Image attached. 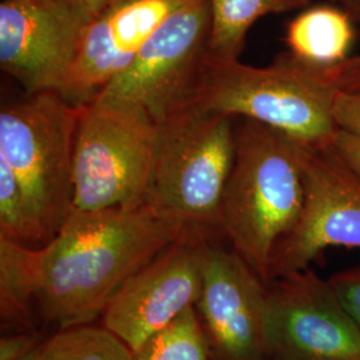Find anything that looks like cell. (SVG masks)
I'll return each instance as SVG.
<instances>
[{"label":"cell","instance_id":"1","mask_svg":"<svg viewBox=\"0 0 360 360\" xmlns=\"http://www.w3.org/2000/svg\"><path fill=\"white\" fill-rule=\"evenodd\" d=\"M188 231L146 203L72 211L39 247L38 303L44 318L60 330L89 324L132 275Z\"/></svg>","mask_w":360,"mask_h":360},{"label":"cell","instance_id":"2","mask_svg":"<svg viewBox=\"0 0 360 360\" xmlns=\"http://www.w3.org/2000/svg\"><path fill=\"white\" fill-rule=\"evenodd\" d=\"M302 146L255 120L236 127V151L220 210L231 248L270 283L274 251L304 206Z\"/></svg>","mask_w":360,"mask_h":360},{"label":"cell","instance_id":"3","mask_svg":"<svg viewBox=\"0 0 360 360\" xmlns=\"http://www.w3.org/2000/svg\"><path fill=\"white\" fill-rule=\"evenodd\" d=\"M338 91L287 52L266 67L207 55L193 107L266 124L304 147L333 144Z\"/></svg>","mask_w":360,"mask_h":360},{"label":"cell","instance_id":"4","mask_svg":"<svg viewBox=\"0 0 360 360\" xmlns=\"http://www.w3.org/2000/svg\"><path fill=\"white\" fill-rule=\"evenodd\" d=\"M236 151L233 117L188 107L158 124L144 203L187 230H220Z\"/></svg>","mask_w":360,"mask_h":360},{"label":"cell","instance_id":"5","mask_svg":"<svg viewBox=\"0 0 360 360\" xmlns=\"http://www.w3.org/2000/svg\"><path fill=\"white\" fill-rule=\"evenodd\" d=\"M80 105L56 91L27 94L0 111V156L19 180L35 245L49 243L74 208Z\"/></svg>","mask_w":360,"mask_h":360},{"label":"cell","instance_id":"6","mask_svg":"<svg viewBox=\"0 0 360 360\" xmlns=\"http://www.w3.org/2000/svg\"><path fill=\"white\" fill-rule=\"evenodd\" d=\"M158 124L136 108L80 105L74 150V208L99 211L144 205Z\"/></svg>","mask_w":360,"mask_h":360},{"label":"cell","instance_id":"7","mask_svg":"<svg viewBox=\"0 0 360 360\" xmlns=\"http://www.w3.org/2000/svg\"><path fill=\"white\" fill-rule=\"evenodd\" d=\"M210 0H183L132 65L92 101L141 110L156 124L193 105L208 55Z\"/></svg>","mask_w":360,"mask_h":360},{"label":"cell","instance_id":"8","mask_svg":"<svg viewBox=\"0 0 360 360\" xmlns=\"http://www.w3.org/2000/svg\"><path fill=\"white\" fill-rule=\"evenodd\" d=\"M267 285V360H360L359 324L330 279L309 267Z\"/></svg>","mask_w":360,"mask_h":360},{"label":"cell","instance_id":"9","mask_svg":"<svg viewBox=\"0 0 360 360\" xmlns=\"http://www.w3.org/2000/svg\"><path fill=\"white\" fill-rule=\"evenodd\" d=\"M304 206L295 227L276 245L270 282L309 269L330 247L360 248V178L333 144L302 146Z\"/></svg>","mask_w":360,"mask_h":360},{"label":"cell","instance_id":"10","mask_svg":"<svg viewBox=\"0 0 360 360\" xmlns=\"http://www.w3.org/2000/svg\"><path fill=\"white\" fill-rule=\"evenodd\" d=\"M207 232L191 230L132 275L105 306L103 327L135 352L183 311L203 284Z\"/></svg>","mask_w":360,"mask_h":360},{"label":"cell","instance_id":"11","mask_svg":"<svg viewBox=\"0 0 360 360\" xmlns=\"http://www.w3.org/2000/svg\"><path fill=\"white\" fill-rule=\"evenodd\" d=\"M91 19L72 0H3L0 67L27 94L58 91Z\"/></svg>","mask_w":360,"mask_h":360},{"label":"cell","instance_id":"12","mask_svg":"<svg viewBox=\"0 0 360 360\" xmlns=\"http://www.w3.org/2000/svg\"><path fill=\"white\" fill-rule=\"evenodd\" d=\"M269 285L233 250L207 245L196 303L212 360H267Z\"/></svg>","mask_w":360,"mask_h":360},{"label":"cell","instance_id":"13","mask_svg":"<svg viewBox=\"0 0 360 360\" xmlns=\"http://www.w3.org/2000/svg\"><path fill=\"white\" fill-rule=\"evenodd\" d=\"M183 0H123L94 16L59 92L82 105L122 75L147 40Z\"/></svg>","mask_w":360,"mask_h":360},{"label":"cell","instance_id":"14","mask_svg":"<svg viewBox=\"0 0 360 360\" xmlns=\"http://www.w3.org/2000/svg\"><path fill=\"white\" fill-rule=\"evenodd\" d=\"M355 39L354 19L340 6H309L292 18L284 34L287 53L300 65L326 68L347 60Z\"/></svg>","mask_w":360,"mask_h":360},{"label":"cell","instance_id":"15","mask_svg":"<svg viewBox=\"0 0 360 360\" xmlns=\"http://www.w3.org/2000/svg\"><path fill=\"white\" fill-rule=\"evenodd\" d=\"M210 3L208 55L235 60L242 55L247 35L259 19L303 10L311 6L312 0H210Z\"/></svg>","mask_w":360,"mask_h":360},{"label":"cell","instance_id":"16","mask_svg":"<svg viewBox=\"0 0 360 360\" xmlns=\"http://www.w3.org/2000/svg\"><path fill=\"white\" fill-rule=\"evenodd\" d=\"M40 290L39 248L0 235V316L1 322L27 324Z\"/></svg>","mask_w":360,"mask_h":360},{"label":"cell","instance_id":"17","mask_svg":"<svg viewBox=\"0 0 360 360\" xmlns=\"http://www.w3.org/2000/svg\"><path fill=\"white\" fill-rule=\"evenodd\" d=\"M132 355L134 360H212L195 306L155 333Z\"/></svg>","mask_w":360,"mask_h":360},{"label":"cell","instance_id":"18","mask_svg":"<svg viewBox=\"0 0 360 360\" xmlns=\"http://www.w3.org/2000/svg\"><path fill=\"white\" fill-rule=\"evenodd\" d=\"M41 360H134V355L107 328L82 324L47 339Z\"/></svg>","mask_w":360,"mask_h":360},{"label":"cell","instance_id":"19","mask_svg":"<svg viewBox=\"0 0 360 360\" xmlns=\"http://www.w3.org/2000/svg\"><path fill=\"white\" fill-rule=\"evenodd\" d=\"M0 235L23 245H35L23 191L13 168L0 156Z\"/></svg>","mask_w":360,"mask_h":360},{"label":"cell","instance_id":"20","mask_svg":"<svg viewBox=\"0 0 360 360\" xmlns=\"http://www.w3.org/2000/svg\"><path fill=\"white\" fill-rule=\"evenodd\" d=\"M328 279L360 327V266L336 272Z\"/></svg>","mask_w":360,"mask_h":360},{"label":"cell","instance_id":"21","mask_svg":"<svg viewBox=\"0 0 360 360\" xmlns=\"http://www.w3.org/2000/svg\"><path fill=\"white\" fill-rule=\"evenodd\" d=\"M321 72L335 90L360 92V55L348 58L340 65L322 68Z\"/></svg>","mask_w":360,"mask_h":360},{"label":"cell","instance_id":"22","mask_svg":"<svg viewBox=\"0 0 360 360\" xmlns=\"http://www.w3.org/2000/svg\"><path fill=\"white\" fill-rule=\"evenodd\" d=\"M334 115L339 129L360 136V92L338 91Z\"/></svg>","mask_w":360,"mask_h":360},{"label":"cell","instance_id":"23","mask_svg":"<svg viewBox=\"0 0 360 360\" xmlns=\"http://www.w3.org/2000/svg\"><path fill=\"white\" fill-rule=\"evenodd\" d=\"M333 147L342 160L360 178V136L345 129H338Z\"/></svg>","mask_w":360,"mask_h":360},{"label":"cell","instance_id":"24","mask_svg":"<svg viewBox=\"0 0 360 360\" xmlns=\"http://www.w3.org/2000/svg\"><path fill=\"white\" fill-rule=\"evenodd\" d=\"M40 340L38 335L23 333L1 338L0 340V360H18L37 347Z\"/></svg>","mask_w":360,"mask_h":360},{"label":"cell","instance_id":"25","mask_svg":"<svg viewBox=\"0 0 360 360\" xmlns=\"http://www.w3.org/2000/svg\"><path fill=\"white\" fill-rule=\"evenodd\" d=\"M80 10H83L86 15L92 19L94 16L103 13L104 10L110 8L111 6L117 4L123 0H72Z\"/></svg>","mask_w":360,"mask_h":360},{"label":"cell","instance_id":"26","mask_svg":"<svg viewBox=\"0 0 360 360\" xmlns=\"http://www.w3.org/2000/svg\"><path fill=\"white\" fill-rule=\"evenodd\" d=\"M342 8H345L354 20L360 22V0H335Z\"/></svg>","mask_w":360,"mask_h":360},{"label":"cell","instance_id":"27","mask_svg":"<svg viewBox=\"0 0 360 360\" xmlns=\"http://www.w3.org/2000/svg\"><path fill=\"white\" fill-rule=\"evenodd\" d=\"M44 347H46V340L40 342L37 347L32 348L28 354L18 360H41L44 354Z\"/></svg>","mask_w":360,"mask_h":360},{"label":"cell","instance_id":"28","mask_svg":"<svg viewBox=\"0 0 360 360\" xmlns=\"http://www.w3.org/2000/svg\"><path fill=\"white\" fill-rule=\"evenodd\" d=\"M331 1H335V0H331Z\"/></svg>","mask_w":360,"mask_h":360}]
</instances>
